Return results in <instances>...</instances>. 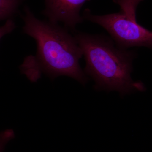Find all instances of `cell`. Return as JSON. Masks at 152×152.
<instances>
[{
    "mask_svg": "<svg viewBox=\"0 0 152 152\" xmlns=\"http://www.w3.org/2000/svg\"><path fill=\"white\" fill-rule=\"evenodd\" d=\"M26 0H0V21L12 19Z\"/></svg>",
    "mask_w": 152,
    "mask_h": 152,
    "instance_id": "cell-5",
    "label": "cell"
},
{
    "mask_svg": "<svg viewBox=\"0 0 152 152\" xmlns=\"http://www.w3.org/2000/svg\"><path fill=\"white\" fill-rule=\"evenodd\" d=\"M75 37L86 60L84 72L94 81L95 89L116 91L122 96L145 90L141 82L131 77L135 52L120 48L106 36L80 32Z\"/></svg>",
    "mask_w": 152,
    "mask_h": 152,
    "instance_id": "cell-2",
    "label": "cell"
},
{
    "mask_svg": "<svg viewBox=\"0 0 152 152\" xmlns=\"http://www.w3.org/2000/svg\"><path fill=\"white\" fill-rule=\"evenodd\" d=\"M15 28V24L12 19L7 20L6 23L0 27V39L4 36L12 32Z\"/></svg>",
    "mask_w": 152,
    "mask_h": 152,
    "instance_id": "cell-8",
    "label": "cell"
},
{
    "mask_svg": "<svg viewBox=\"0 0 152 152\" xmlns=\"http://www.w3.org/2000/svg\"><path fill=\"white\" fill-rule=\"evenodd\" d=\"M24 11L23 31L34 39L37 51L25 58L20 66L22 73L33 83L44 74L52 80L68 76L86 85L88 78L79 64L83 52L75 37L58 23L37 18L27 6Z\"/></svg>",
    "mask_w": 152,
    "mask_h": 152,
    "instance_id": "cell-1",
    "label": "cell"
},
{
    "mask_svg": "<svg viewBox=\"0 0 152 152\" xmlns=\"http://www.w3.org/2000/svg\"><path fill=\"white\" fill-rule=\"evenodd\" d=\"M142 0H114V2L121 7V12L129 18L134 20L136 19L137 7Z\"/></svg>",
    "mask_w": 152,
    "mask_h": 152,
    "instance_id": "cell-6",
    "label": "cell"
},
{
    "mask_svg": "<svg viewBox=\"0 0 152 152\" xmlns=\"http://www.w3.org/2000/svg\"><path fill=\"white\" fill-rule=\"evenodd\" d=\"M84 20L97 24L109 33L118 47L129 50L133 47L152 49V31L142 26L122 12L104 15L91 13L88 9L83 14Z\"/></svg>",
    "mask_w": 152,
    "mask_h": 152,
    "instance_id": "cell-3",
    "label": "cell"
},
{
    "mask_svg": "<svg viewBox=\"0 0 152 152\" xmlns=\"http://www.w3.org/2000/svg\"><path fill=\"white\" fill-rule=\"evenodd\" d=\"M14 137L15 133L12 129H7L0 133V152H2L6 144Z\"/></svg>",
    "mask_w": 152,
    "mask_h": 152,
    "instance_id": "cell-7",
    "label": "cell"
},
{
    "mask_svg": "<svg viewBox=\"0 0 152 152\" xmlns=\"http://www.w3.org/2000/svg\"><path fill=\"white\" fill-rule=\"evenodd\" d=\"M90 0H45V9L42 14L49 21L54 23L62 22L66 27L74 30L83 21L80 11Z\"/></svg>",
    "mask_w": 152,
    "mask_h": 152,
    "instance_id": "cell-4",
    "label": "cell"
}]
</instances>
